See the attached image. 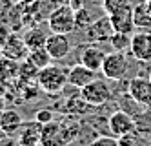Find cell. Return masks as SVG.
Masks as SVG:
<instances>
[{
	"mask_svg": "<svg viewBox=\"0 0 151 146\" xmlns=\"http://www.w3.org/2000/svg\"><path fill=\"white\" fill-rule=\"evenodd\" d=\"M37 84L42 92L46 93H58L62 92L68 84V70L60 68V66H46L38 71Z\"/></svg>",
	"mask_w": 151,
	"mask_h": 146,
	"instance_id": "obj_1",
	"label": "cell"
},
{
	"mask_svg": "<svg viewBox=\"0 0 151 146\" xmlns=\"http://www.w3.org/2000/svg\"><path fill=\"white\" fill-rule=\"evenodd\" d=\"M47 26L53 33H62V35H69L77 29V22H75V9L69 4L57 6L47 17Z\"/></svg>",
	"mask_w": 151,
	"mask_h": 146,
	"instance_id": "obj_2",
	"label": "cell"
},
{
	"mask_svg": "<svg viewBox=\"0 0 151 146\" xmlns=\"http://www.w3.org/2000/svg\"><path fill=\"white\" fill-rule=\"evenodd\" d=\"M80 99L89 106H102L111 99V88L106 81L95 78L80 89Z\"/></svg>",
	"mask_w": 151,
	"mask_h": 146,
	"instance_id": "obj_3",
	"label": "cell"
},
{
	"mask_svg": "<svg viewBox=\"0 0 151 146\" xmlns=\"http://www.w3.org/2000/svg\"><path fill=\"white\" fill-rule=\"evenodd\" d=\"M102 75L109 81H120V78L126 75L127 71V59L124 51H111V53H106V59L102 62V68H100Z\"/></svg>",
	"mask_w": 151,
	"mask_h": 146,
	"instance_id": "obj_4",
	"label": "cell"
},
{
	"mask_svg": "<svg viewBox=\"0 0 151 146\" xmlns=\"http://www.w3.org/2000/svg\"><path fill=\"white\" fill-rule=\"evenodd\" d=\"M113 24L109 20V15L93 20L91 24L86 28V38L89 44H100V42H109V38L113 37Z\"/></svg>",
	"mask_w": 151,
	"mask_h": 146,
	"instance_id": "obj_5",
	"label": "cell"
},
{
	"mask_svg": "<svg viewBox=\"0 0 151 146\" xmlns=\"http://www.w3.org/2000/svg\"><path fill=\"white\" fill-rule=\"evenodd\" d=\"M129 51L138 62H151V33L138 31L135 35H131Z\"/></svg>",
	"mask_w": 151,
	"mask_h": 146,
	"instance_id": "obj_6",
	"label": "cell"
},
{
	"mask_svg": "<svg viewBox=\"0 0 151 146\" xmlns=\"http://www.w3.org/2000/svg\"><path fill=\"white\" fill-rule=\"evenodd\" d=\"M107 126H109V131L115 137H124L135 131V121L129 113L118 110V111H113L111 117L107 119Z\"/></svg>",
	"mask_w": 151,
	"mask_h": 146,
	"instance_id": "obj_7",
	"label": "cell"
},
{
	"mask_svg": "<svg viewBox=\"0 0 151 146\" xmlns=\"http://www.w3.org/2000/svg\"><path fill=\"white\" fill-rule=\"evenodd\" d=\"M127 92L135 102L142 106H151V78H144V77L131 78Z\"/></svg>",
	"mask_w": 151,
	"mask_h": 146,
	"instance_id": "obj_8",
	"label": "cell"
},
{
	"mask_svg": "<svg viewBox=\"0 0 151 146\" xmlns=\"http://www.w3.org/2000/svg\"><path fill=\"white\" fill-rule=\"evenodd\" d=\"M47 53L51 55L53 60H60V59H66L69 51H71V42L68 40V35H62V33H51L46 40V46Z\"/></svg>",
	"mask_w": 151,
	"mask_h": 146,
	"instance_id": "obj_9",
	"label": "cell"
},
{
	"mask_svg": "<svg viewBox=\"0 0 151 146\" xmlns=\"http://www.w3.org/2000/svg\"><path fill=\"white\" fill-rule=\"evenodd\" d=\"M68 141L64 137V128L55 121L40 128V144L42 146H64Z\"/></svg>",
	"mask_w": 151,
	"mask_h": 146,
	"instance_id": "obj_10",
	"label": "cell"
},
{
	"mask_svg": "<svg viewBox=\"0 0 151 146\" xmlns=\"http://www.w3.org/2000/svg\"><path fill=\"white\" fill-rule=\"evenodd\" d=\"M109 20L113 24V29L118 31V33H127V35H131L133 29L137 28L135 26V18H133V6L109 15Z\"/></svg>",
	"mask_w": 151,
	"mask_h": 146,
	"instance_id": "obj_11",
	"label": "cell"
},
{
	"mask_svg": "<svg viewBox=\"0 0 151 146\" xmlns=\"http://www.w3.org/2000/svg\"><path fill=\"white\" fill-rule=\"evenodd\" d=\"M95 73L96 71L89 70L88 66L77 64V66H73V68L68 70V84L73 86V88L82 89L86 84H89L91 81H95Z\"/></svg>",
	"mask_w": 151,
	"mask_h": 146,
	"instance_id": "obj_12",
	"label": "cell"
},
{
	"mask_svg": "<svg viewBox=\"0 0 151 146\" xmlns=\"http://www.w3.org/2000/svg\"><path fill=\"white\" fill-rule=\"evenodd\" d=\"M2 55L4 59H11V60H24L27 59L29 49L26 46L24 38H18V37H9L6 40V44L2 46Z\"/></svg>",
	"mask_w": 151,
	"mask_h": 146,
	"instance_id": "obj_13",
	"label": "cell"
},
{
	"mask_svg": "<svg viewBox=\"0 0 151 146\" xmlns=\"http://www.w3.org/2000/svg\"><path fill=\"white\" fill-rule=\"evenodd\" d=\"M22 128V117L15 110H4L0 113V131L6 135H13Z\"/></svg>",
	"mask_w": 151,
	"mask_h": 146,
	"instance_id": "obj_14",
	"label": "cell"
},
{
	"mask_svg": "<svg viewBox=\"0 0 151 146\" xmlns=\"http://www.w3.org/2000/svg\"><path fill=\"white\" fill-rule=\"evenodd\" d=\"M104 59H106V51H102L99 46H88L80 55L82 64L88 66V68L93 70V71H100Z\"/></svg>",
	"mask_w": 151,
	"mask_h": 146,
	"instance_id": "obj_15",
	"label": "cell"
},
{
	"mask_svg": "<svg viewBox=\"0 0 151 146\" xmlns=\"http://www.w3.org/2000/svg\"><path fill=\"white\" fill-rule=\"evenodd\" d=\"M46 40H47V35L42 29L38 28H33V29H27L26 35H24V42L27 49H37V48H44L46 46Z\"/></svg>",
	"mask_w": 151,
	"mask_h": 146,
	"instance_id": "obj_16",
	"label": "cell"
},
{
	"mask_svg": "<svg viewBox=\"0 0 151 146\" xmlns=\"http://www.w3.org/2000/svg\"><path fill=\"white\" fill-rule=\"evenodd\" d=\"M133 18H135V26L140 29H147L151 28V11L147 9L146 2L133 6Z\"/></svg>",
	"mask_w": 151,
	"mask_h": 146,
	"instance_id": "obj_17",
	"label": "cell"
},
{
	"mask_svg": "<svg viewBox=\"0 0 151 146\" xmlns=\"http://www.w3.org/2000/svg\"><path fill=\"white\" fill-rule=\"evenodd\" d=\"M27 59L33 62L38 70H42V68H46V66H49L51 64V55L47 53V49L46 48H37V49H31L29 51V55H27Z\"/></svg>",
	"mask_w": 151,
	"mask_h": 146,
	"instance_id": "obj_18",
	"label": "cell"
},
{
	"mask_svg": "<svg viewBox=\"0 0 151 146\" xmlns=\"http://www.w3.org/2000/svg\"><path fill=\"white\" fill-rule=\"evenodd\" d=\"M109 44L113 46L115 51H124L131 46V35H127V33H118L115 31L113 37L109 38Z\"/></svg>",
	"mask_w": 151,
	"mask_h": 146,
	"instance_id": "obj_19",
	"label": "cell"
},
{
	"mask_svg": "<svg viewBox=\"0 0 151 146\" xmlns=\"http://www.w3.org/2000/svg\"><path fill=\"white\" fill-rule=\"evenodd\" d=\"M129 0H102V9L106 11V15H113L120 9L129 7Z\"/></svg>",
	"mask_w": 151,
	"mask_h": 146,
	"instance_id": "obj_20",
	"label": "cell"
},
{
	"mask_svg": "<svg viewBox=\"0 0 151 146\" xmlns=\"http://www.w3.org/2000/svg\"><path fill=\"white\" fill-rule=\"evenodd\" d=\"M75 22H77V29H86L91 22H93V17H91V11L86 9V7H80L75 11Z\"/></svg>",
	"mask_w": 151,
	"mask_h": 146,
	"instance_id": "obj_21",
	"label": "cell"
},
{
	"mask_svg": "<svg viewBox=\"0 0 151 146\" xmlns=\"http://www.w3.org/2000/svg\"><path fill=\"white\" fill-rule=\"evenodd\" d=\"M89 146H118V137H96Z\"/></svg>",
	"mask_w": 151,
	"mask_h": 146,
	"instance_id": "obj_22",
	"label": "cell"
},
{
	"mask_svg": "<svg viewBox=\"0 0 151 146\" xmlns=\"http://www.w3.org/2000/svg\"><path fill=\"white\" fill-rule=\"evenodd\" d=\"M35 121L38 122L40 126L47 124V122L53 121V111H49V110H38V111H37V115H35Z\"/></svg>",
	"mask_w": 151,
	"mask_h": 146,
	"instance_id": "obj_23",
	"label": "cell"
},
{
	"mask_svg": "<svg viewBox=\"0 0 151 146\" xmlns=\"http://www.w3.org/2000/svg\"><path fill=\"white\" fill-rule=\"evenodd\" d=\"M146 6H147V9L151 11V0H146Z\"/></svg>",
	"mask_w": 151,
	"mask_h": 146,
	"instance_id": "obj_24",
	"label": "cell"
},
{
	"mask_svg": "<svg viewBox=\"0 0 151 146\" xmlns=\"http://www.w3.org/2000/svg\"><path fill=\"white\" fill-rule=\"evenodd\" d=\"M149 78H151V68H149Z\"/></svg>",
	"mask_w": 151,
	"mask_h": 146,
	"instance_id": "obj_25",
	"label": "cell"
},
{
	"mask_svg": "<svg viewBox=\"0 0 151 146\" xmlns=\"http://www.w3.org/2000/svg\"><path fill=\"white\" fill-rule=\"evenodd\" d=\"M0 15H2V13H0Z\"/></svg>",
	"mask_w": 151,
	"mask_h": 146,
	"instance_id": "obj_26",
	"label": "cell"
}]
</instances>
